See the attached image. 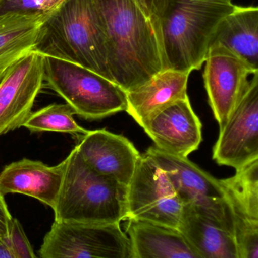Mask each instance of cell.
Segmentation results:
<instances>
[{
	"label": "cell",
	"mask_w": 258,
	"mask_h": 258,
	"mask_svg": "<svg viewBox=\"0 0 258 258\" xmlns=\"http://www.w3.org/2000/svg\"><path fill=\"white\" fill-rule=\"evenodd\" d=\"M106 33L112 81L126 92L164 71L159 30L133 0H94Z\"/></svg>",
	"instance_id": "6da1fadb"
},
{
	"label": "cell",
	"mask_w": 258,
	"mask_h": 258,
	"mask_svg": "<svg viewBox=\"0 0 258 258\" xmlns=\"http://www.w3.org/2000/svg\"><path fill=\"white\" fill-rule=\"evenodd\" d=\"M231 0H164L159 35L164 71L190 74L201 69Z\"/></svg>",
	"instance_id": "7a4b0ae2"
},
{
	"label": "cell",
	"mask_w": 258,
	"mask_h": 258,
	"mask_svg": "<svg viewBox=\"0 0 258 258\" xmlns=\"http://www.w3.org/2000/svg\"><path fill=\"white\" fill-rule=\"evenodd\" d=\"M62 162L54 221L121 224L125 220L127 186L91 169L76 147Z\"/></svg>",
	"instance_id": "3957f363"
},
{
	"label": "cell",
	"mask_w": 258,
	"mask_h": 258,
	"mask_svg": "<svg viewBox=\"0 0 258 258\" xmlns=\"http://www.w3.org/2000/svg\"><path fill=\"white\" fill-rule=\"evenodd\" d=\"M36 50L112 81L104 26L94 0H66L47 21L46 33Z\"/></svg>",
	"instance_id": "277c9868"
},
{
	"label": "cell",
	"mask_w": 258,
	"mask_h": 258,
	"mask_svg": "<svg viewBox=\"0 0 258 258\" xmlns=\"http://www.w3.org/2000/svg\"><path fill=\"white\" fill-rule=\"evenodd\" d=\"M44 80L76 115L86 120H99L127 110L124 89L77 63L45 55Z\"/></svg>",
	"instance_id": "5b68a950"
},
{
	"label": "cell",
	"mask_w": 258,
	"mask_h": 258,
	"mask_svg": "<svg viewBox=\"0 0 258 258\" xmlns=\"http://www.w3.org/2000/svg\"><path fill=\"white\" fill-rule=\"evenodd\" d=\"M145 155L166 174L184 206H192L236 234L237 216L219 180L187 157L171 154L156 146Z\"/></svg>",
	"instance_id": "8992f818"
},
{
	"label": "cell",
	"mask_w": 258,
	"mask_h": 258,
	"mask_svg": "<svg viewBox=\"0 0 258 258\" xmlns=\"http://www.w3.org/2000/svg\"><path fill=\"white\" fill-rule=\"evenodd\" d=\"M183 209L184 204L166 174L151 158L141 155L127 186L124 221L178 230Z\"/></svg>",
	"instance_id": "52a82bcc"
},
{
	"label": "cell",
	"mask_w": 258,
	"mask_h": 258,
	"mask_svg": "<svg viewBox=\"0 0 258 258\" xmlns=\"http://www.w3.org/2000/svg\"><path fill=\"white\" fill-rule=\"evenodd\" d=\"M40 258H131L130 239L121 224L54 221L44 236Z\"/></svg>",
	"instance_id": "ba28073f"
},
{
	"label": "cell",
	"mask_w": 258,
	"mask_h": 258,
	"mask_svg": "<svg viewBox=\"0 0 258 258\" xmlns=\"http://www.w3.org/2000/svg\"><path fill=\"white\" fill-rule=\"evenodd\" d=\"M204 87L220 129L224 128L256 74L240 57L221 47H212L205 59Z\"/></svg>",
	"instance_id": "9c48e42d"
},
{
	"label": "cell",
	"mask_w": 258,
	"mask_h": 258,
	"mask_svg": "<svg viewBox=\"0 0 258 258\" xmlns=\"http://www.w3.org/2000/svg\"><path fill=\"white\" fill-rule=\"evenodd\" d=\"M44 57L37 50L30 51L10 67L0 83V136L23 127L31 115L45 82Z\"/></svg>",
	"instance_id": "30bf717a"
},
{
	"label": "cell",
	"mask_w": 258,
	"mask_h": 258,
	"mask_svg": "<svg viewBox=\"0 0 258 258\" xmlns=\"http://www.w3.org/2000/svg\"><path fill=\"white\" fill-rule=\"evenodd\" d=\"M213 159L221 165L239 170L258 159V73L239 105L220 129Z\"/></svg>",
	"instance_id": "8fae6325"
},
{
	"label": "cell",
	"mask_w": 258,
	"mask_h": 258,
	"mask_svg": "<svg viewBox=\"0 0 258 258\" xmlns=\"http://www.w3.org/2000/svg\"><path fill=\"white\" fill-rule=\"evenodd\" d=\"M75 147L91 169L127 186L141 156L130 140L106 129L89 131Z\"/></svg>",
	"instance_id": "7c38bea8"
},
{
	"label": "cell",
	"mask_w": 258,
	"mask_h": 258,
	"mask_svg": "<svg viewBox=\"0 0 258 258\" xmlns=\"http://www.w3.org/2000/svg\"><path fill=\"white\" fill-rule=\"evenodd\" d=\"M141 127L157 148L176 156L188 157L202 141V125L188 96L174 101Z\"/></svg>",
	"instance_id": "4fadbf2b"
},
{
	"label": "cell",
	"mask_w": 258,
	"mask_h": 258,
	"mask_svg": "<svg viewBox=\"0 0 258 258\" xmlns=\"http://www.w3.org/2000/svg\"><path fill=\"white\" fill-rule=\"evenodd\" d=\"M63 179V162L48 166L40 161L23 159L6 165L0 173V194L33 197L54 209Z\"/></svg>",
	"instance_id": "5bb4252c"
},
{
	"label": "cell",
	"mask_w": 258,
	"mask_h": 258,
	"mask_svg": "<svg viewBox=\"0 0 258 258\" xmlns=\"http://www.w3.org/2000/svg\"><path fill=\"white\" fill-rule=\"evenodd\" d=\"M189 74L162 71L142 86L127 92V112L142 126L174 101L187 97Z\"/></svg>",
	"instance_id": "9a60e30c"
},
{
	"label": "cell",
	"mask_w": 258,
	"mask_h": 258,
	"mask_svg": "<svg viewBox=\"0 0 258 258\" xmlns=\"http://www.w3.org/2000/svg\"><path fill=\"white\" fill-rule=\"evenodd\" d=\"M178 230L199 258H241L236 234L191 206H184Z\"/></svg>",
	"instance_id": "2e32d148"
},
{
	"label": "cell",
	"mask_w": 258,
	"mask_h": 258,
	"mask_svg": "<svg viewBox=\"0 0 258 258\" xmlns=\"http://www.w3.org/2000/svg\"><path fill=\"white\" fill-rule=\"evenodd\" d=\"M131 258H199L177 229L127 221Z\"/></svg>",
	"instance_id": "e0dca14e"
},
{
	"label": "cell",
	"mask_w": 258,
	"mask_h": 258,
	"mask_svg": "<svg viewBox=\"0 0 258 258\" xmlns=\"http://www.w3.org/2000/svg\"><path fill=\"white\" fill-rule=\"evenodd\" d=\"M212 47L228 50L258 72L257 6L235 5L233 12L220 24L211 43Z\"/></svg>",
	"instance_id": "ac0fdd59"
},
{
	"label": "cell",
	"mask_w": 258,
	"mask_h": 258,
	"mask_svg": "<svg viewBox=\"0 0 258 258\" xmlns=\"http://www.w3.org/2000/svg\"><path fill=\"white\" fill-rule=\"evenodd\" d=\"M53 15L30 12L0 13V63L20 58L36 50Z\"/></svg>",
	"instance_id": "d6986e66"
},
{
	"label": "cell",
	"mask_w": 258,
	"mask_h": 258,
	"mask_svg": "<svg viewBox=\"0 0 258 258\" xmlns=\"http://www.w3.org/2000/svg\"><path fill=\"white\" fill-rule=\"evenodd\" d=\"M219 180L236 216L258 220V159Z\"/></svg>",
	"instance_id": "ffe728a7"
},
{
	"label": "cell",
	"mask_w": 258,
	"mask_h": 258,
	"mask_svg": "<svg viewBox=\"0 0 258 258\" xmlns=\"http://www.w3.org/2000/svg\"><path fill=\"white\" fill-rule=\"evenodd\" d=\"M74 114L75 112L68 104H51L32 113L23 127L31 132H63L80 140L89 130L75 122L73 117Z\"/></svg>",
	"instance_id": "44dd1931"
},
{
	"label": "cell",
	"mask_w": 258,
	"mask_h": 258,
	"mask_svg": "<svg viewBox=\"0 0 258 258\" xmlns=\"http://www.w3.org/2000/svg\"><path fill=\"white\" fill-rule=\"evenodd\" d=\"M236 238L241 258H258V220L237 217Z\"/></svg>",
	"instance_id": "7402d4cb"
},
{
	"label": "cell",
	"mask_w": 258,
	"mask_h": 258,
	"mask_svg": "<svg viewBox=\"0 0 258 258\" xmlns=\"http://www.w3.org/2000/svg\"><path fill=\"white\" fill-rule=\"evenodd\" d=\"M66 0H3L0 13L6 12H30L54 14Z\"/></svg>",
	"instance_id": "603a6c76"
},
{
	"label": "cell",
	"mask_w": 258,
	"mask_h": 258,
	"mask_svg": "<svg viewBox=\"0 0 258 258\" xmlns=\"http://www.w3.org/2000/svg\"><path fill=\"white\" fill-rule=\"evenodd\" d=\"M5 242L15 258H38L24 233L21 223L12 218L9 227V236Z\"/></svg>",
	"instance_id": "cb8c5ba5"
},
{
	"label": "cell",
	"mask_w": 258,
	"mask_h": 258,
	"mask_svg": "<svg viewBox=\"0 0 258 258\" xmlns=\"http://www.w3.org/2000/svg\"><path fill=\"white\" fill-rule=\"evenodd\" d=\"M143 11L147 17L154 22L159 30V18L163 9L164 0H133Z\"/></svg>",
	"instance_id": "d4e9b609"
},
{
	"label": "cell",
	"mask_w": 258,
	"mask_h": 258,
	"mask_svg": "<svg viewBox=\"0 0 258 258\" xmlns=\"http://www.w3.org/2000/svg\"><path fill=\"white\" fill-rule=\"evenodd\" d=\"M13 217L8 209L4 197L0 194V241L5 240L9 236V227Z\"/></svg>",
	"instance_id": "484cf974"
},
{
	"label": "cell",
	"mask_w": 258,
	"mask_h": 258,
	"mask_svg": "<svg viewBox=\"0 0 258 258\" xmlns=\"http://www.w3.org/2000/svg\"><path fill=\"white\" fill-rule=\"evenodd\" d=\"M20 58H21V57H20ZM18 59H15V60H7V61L2 62V63H0V83H1L3 79L4 78L6 73L8 72V71H9L10 67L12 66V65L13 64L15 61H17Z\"/></svg>",
	"instance_id": "4316f807"
},
{
	"label": "cell",
	"mask_w": 258,
	"mask_h": 258,
	"mask_svg": "<svg viewBox=\"0 0 258 258\" xmlns=\"http://www.w3.org/2000/svg\"><path fill=\"white\" fill-rule=\"evenodd\" d=\"M0 258H15L4 240L0 241Z\"/></svg>",
	"instance_id": "83f0119b"
},
{
	"label": "cell",
	"mask_w": 258,
	"mask_h": 258,
	"mask_svg": "<svg viewBox=\"0 0 258 258\" xmlns=\"http://www.w3.org/2000/svg\"><path fill=\"white\" fill-rule=\"evenodd\" d=\"M2 2H3V0H0V4H1Z\"/></svg>",
	"instance_id": "f1b7e54d"
}]
</instances>
